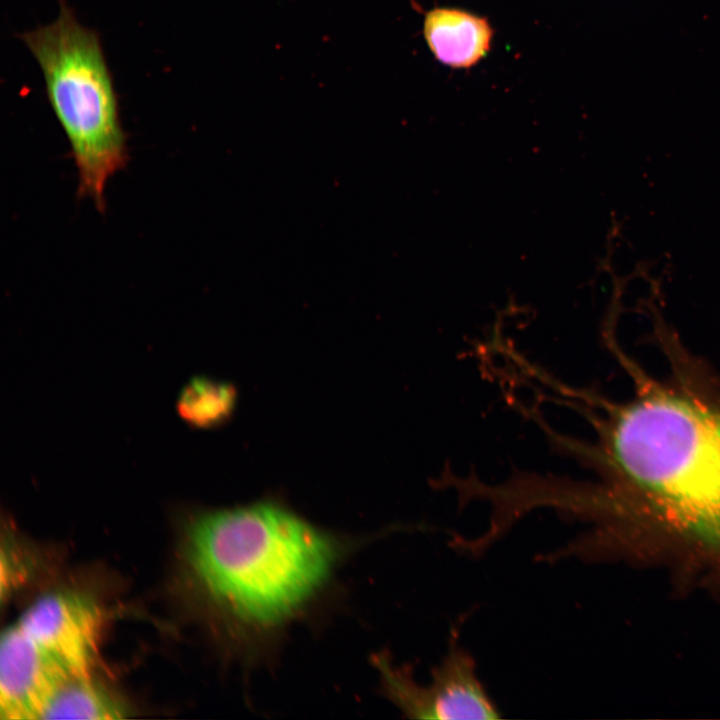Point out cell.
Segmentation results:
<instances>
[{
	"label": "cell",
	"instance_id": "1",
	"mask_svg": "<svg viewBox=\"0 0 720 720\" xmlns=\"http://www.w3.org/2000/svg\"><path fill=\"white\" fill-rule=\"evenodd\" d=\"M186 555L210 602L253 632L281 625L313 597L338 544L284 507L261 502L193 514Z\"/></svg>",
	"mask_w": 720,
	"mask_h": 720
},
{
	"label": "cell",
	"instance_id": "2",
	"mask_svg": "<svg viewBox=\"0 0 720 720\" xmlns=\"http://www.w3.org/2000/svg\"><path fill=\"white\" fill-rule=\"evenodd\" d=\"M608 438L631 482L693 531L720 539V412L656 394L621 410Z\"/></svg>",
	"mask_w": 720,
	"mask_h": 720
},
{
	"label": "cell",
	"instance_id": "3",
	"mask_svg": "<svg viewBox=\"0 0 720 720\" xmlns=\"http://www.w3.org/2000/svg\"><path fill=\"white\" fill-rule=\"evenodd\" d=\"M21 39L42 71L49 103L69 141L78 195L103 213L107 181L126 166L129 155L99 35L60 0L56 20Z\"/></svg>",
	"mask_w": 720,
	"mask_h": 720
},
{
	"label": "cell",
	"instance_id": "4",
	"mask_svg": "<svg viewBox=\"0 0 720 720\" xmlns=\"http://www.w3.org/2000/svg\"><path fill=\"white\" fill-rule=\"evenodd\" d=\"M455 640L431 671V680L426 685L417 683L408 669L394 668L384 658L379 662L388 695L407 717L437 720L502 717L477 677L473 657Z\"/></svg>",
	"mask_w": 720,
	"mask_h": 720
},
{
	"label": "cell",
	"instance_id": "5",
	"mask_svg": "<svg viewBox=\"0 0 720 720\" xmlns=\"http://www.w3.org/2000/svg\"><path fill=\"white\" fill-rule=\"evenodd\" d=\"M17 623L72 678L90 677L103 625L94 600L76 592L49 593Z\"/></svg>",
	"mask_w": 720,
	"mask_h": 720
},
{
	"label": "cell",
	"instance_id": "6",
	"mask_svg": "<svg viewBox=\"0 0 720 720\" xmlns=\"http://www.w3.org/2000/svg\"><path fill=\"white\" fill-rule=\"evenodd\" d=\"M72 677L18 624L0 644V717L42 719L58 690Z\"/></svg>",
	"mask_w": 720,
	"mask_h": 720
},
{
	"label": "cell",
	"instance_id": "7",
	"mask_svg": "<svg viewBox=\"0 0 720 720\" xmlns=\"http://www.w3.org/2000/svg\"><path fill=\"white\" fill-rule=\"evenodd\" d=\"M424 37L434 57L452 68H470L490 50L493 29L487 18L456 8L426 13Z\"/></svg>",
	"mask_w": 720,
	"mask_h": 720
},
{
	"label": "cell",
	"instance_id": "8",
	"mask_svg": "<svg viewBox=\"0 0 720 720\" xmlns=\"http://www.w3.org/2000/svg\"><path fill=\"white\" fill-rule=\"evenodd\" d=\"M235 403L236 391L231 384L195 377L183 387L176 409L187 424L211 428L232 415Z\"/></svg>",
	"mask_w": 720,
	"mask_h": 720
},
{
	"label": "cell",
	"instance_id": "9",
	"mask_svg": "<svg viewBox=\"0 0 720 720\" xmlns=\"http://www.w3.org/2000/svg\"><path fill=\"white\" fill-rule=\"evenodd\" d=\"M125 708L91 678H71L58 690L42 719H119Z\"/></svg>",
	"mask_w": 720,
	"mask_h": 720
}]
</instances>
